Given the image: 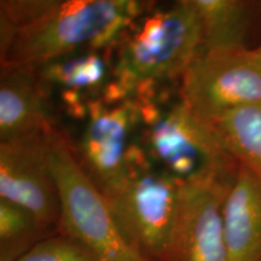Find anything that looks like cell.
I'll use <instances>...</instances> for the list:
<instances>
[{
	"label": "cell",
	"mask_w": 261,
	"mask_h": 261,
	"mask_svg": "<svg viewBox=\"0 0 261 261\" xmlns=\"http://www.w3.org/2000/svg\"><path fill=\"white\" fill-rule=\"evenodd\" d=\"M146 8L136 0H51L0 50L3 68L34 69L76 52L107 50L119 44Z\"/></svg>",
	"instance_id": "cell-1"
},
{
	"label": "cell",
	"mask_w": 261,
	"mask_h": 261,
	"mask_svg": "<svg viewBox=\"0 0 261 261\" xmlns=\"http://www.w3.org/2000/svg\"><path fill=\"white\" fill-rule=\"evenodd\" d=\"M138 106L140 145L154 165L182 185L226 189L232 185L240 163L213 123L198 119L180 100L167 110L155 102Z\"/></svg>",
	"instance_id": "cell-2"
},
{
	"label": "cell",
	"mask_w": 261,
	"mask_h": 261,
	"mask_svg": "<svg viewBox=\"0 0 261 261\" xmlns=\"http://www.w3.org/2000/svg\"><path fill=\"white\" fill-rule=\"evenodd\" d=\"M113 80L133 98L140 87L180 79L203 52L200 17L191 0L137 19L119 41Z\"/></svg>",
	"instance_id": "cell-3"
},
{
	"label": "cell",
	"mask_w": 261,
	"mask_h": 261,
	"mask_svg": "<svg viewBox=\"0 0 261 261\" xmlns=\"http://www.w3.org/2000/svg\"><path fill=\"white\" fill-rule=\"evenodd\" d=\"M182 184L149 159L142 145L132 144L126 174L102 195L117 225L149 261H169Z\"/></svg>",
	"instance_id": "cell-4"
},
{
	"label": "cell",
	"mask_w": 261,
	"mask_h": 261,
	"mask_svg": "<svg viewBox=\"0 0 261 261\" xmlns=\"http://www.w3.org/2000/svg\"><path fill=\"white\" fill-rule=\"evenodd\" d=\"M47 158L60 191L62 232L79 241L102 261H149L122 232L70 143L55 128L48 135Z\"/></svg>",
	"instance_id": "cell-5"
},
{
	"label": "cell",
	"mask_w": 261,
	"mask_h": 261,
	"mask_svg": "<svg viewBox=\"0 0 261 261\" xmlns=\"http://www.w3.org/2000/svg\"><path fill=\"white\" fill-rule=\"evenodd\" d=\"M180 102L208 123L238 108L261 104V65L250 48L202 52L180 77Z\"/></svg>",
	"instance_id": "cell-6"
},
{
	"label": "cell",
	"mask_w": 261,
	"mask_h": 261,
	"mask_svg": "<svg viewBox=\"0 0 261 261\" xmlns=\"http://www.w3.org/2000/svg\"><path fill=\"white\" fill-rule=\"evenodd\" d=\"M50 129L0 140V198L28 211L42 227H60L61 197L47 158Z\"/></svg>",
	"instance_id": "cell-7"
},
{
	"label": "cell",
	"mask_w": 261,
	"mask_h": 261,
	"mask_svg": "<svg viewBox=\"0 0 261 261\" xmlns=\"http://www.w3.org/2000/svg\"><path fill=\"white\" fill-rule=\"evenodd\" d=\"M87 116L76 158L103 192L125 177L130 135L140 125L139 106L135 98L112 106L90 100Z\"/></svg>",
	"instance_id": "cell-8"
},
{
	"label": "cell",
	"mask_w": 261,
	"mask_h": 261,
	"mask_svg": "<svg viewBox=\"0 0 261 261\" xmlns=\"http://www.w3.org/2000/svg\"><path fill=\"white\" fill-rule=\"evenodd\" d=\"M230 188L182 185L169 261H228L223 205Z\"/></svg>",
	"instance_id": "cell-9"
},
{
	"label": "cell",
	"mask_w": 261,
	"mask_h": 261,
	"mask_svg": "<svg viewBox=\"0 0 261 261\" xmlns=\"http://www.w3.org/2000/svg\"><path fill=\"white\" fill-rule=\"evenodd\" d=\"M223 218L228 261H261V179L241 165Z\"/></svg>",
	"instance_id": "cell-10"
},
{
	"label": "cell",
	"mask_w": 261,
	"mask_h": 261,
	"mask_svg": "<svg viewBox=\"0 0 261 261\" xmlns=\"http://www.w3.org/2000/svg\"><path fill=\"white\" fill-rule=\"evenodd\" d=\"M44 85L31 68H3L0 80V140L50 129Z\"/></svg>",
	"instance_id": "cell-11"
},
{
	"label": "cell",
	"mask_w": 261,
	"mask_h": 261,
	"mask_svg": "<svg viewBox=\"0 0 261 261\" xmlns=\"http://www.w3.org/2000/svg\"><path fill=\"white\" fill-rule=\"evenodd\" d=\"M202 28L203 52L248 48L246 39L255 17V3L243 0H191Z\"/></svg>",
	"instance_id": "cell-12"
},
{
	"label": "cell",
	"mask_w": 261,
	"mask_h": 261,
	"mask_svg": "<svg viewBox=\"0 0 261 261\" xmlns=\"http://www.w3.org/2000/svg\"><path fill=\"white\" fill-rule=\"evenodd\" d=\"M103 51L87 50L68 55L38 67V79L42 85H56L62 92L86 94L102 92L110 81Z\"/></svg>",
	"instance_id": "cell-13"
},
{
	"label": "cell",
	"mask_w": 261,
	"mask_h": 261,
	"mask_svg": "<svg viewBox=\"0 0 261 261\" xmlns=\"http://www.w3.org/2000/svg\"><path fill=\"white\" fill-rule=\"evenodd\" d=\"M214 126L234 160L261 179V104L228 112Z\"/></svg>",
	"instance_id": "cell-14"
},
{
	"label": "cell",
	"mask_w": 261,
	"mask_h": 261,
	"mask_svg": "<svg viewBox=\"0 0 261 261\" xmlns=\"http://www.w3.org/2000/svg\"><path fill=\"white\" fill-rule=\"evenodd\" d=\"M46 231L24 208L0 198V261H16Z\"/></svg>",
	"instance_id": "cell-15"
},
{
	"label": "cell",
	"mask_w": 261,
	"mask_h": 261,
	"mask_svg": "<svg viewBox=\"0 0 261 261\" xmlns=\"http://www.w3.org/2000/svg\"><path fill=\"white\" fill-rule=\"evenodd\" d=\"M16 261H102L86 246L62 232L41 240Z\"/></svg>",
	"instance_id": "cell-16"
},
{
	"label": "cell",
	"mask_w": 261,
	"mask_h": 261,
	"mask_svg": "<svg viewBox=\"0 0 261 261\" xmlns=\"http://www.w3.org/2000/svg\"><path fill=\"white\" fill-rule=\"evenodd\" d=\"M250 50H252V54H253L254 58H255L257 63L261 65V45H260V46L255 47V48H250Z\"/></svg>",
	"instance_id": "cell-17"
}]
</instances>
